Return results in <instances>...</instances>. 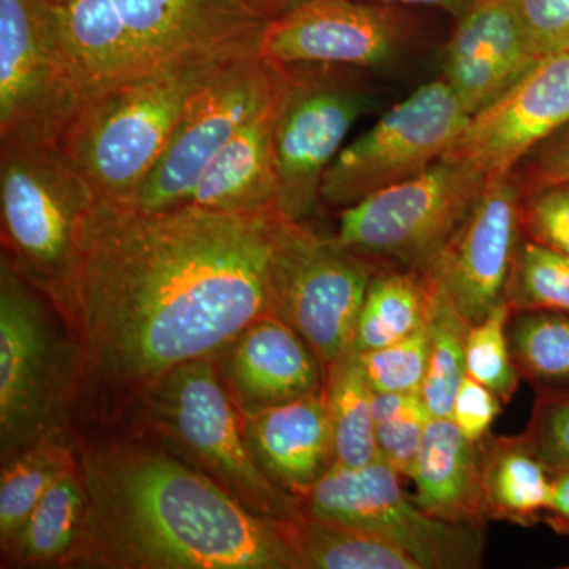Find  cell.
Masks as SVG:
<instances>
[{
    "mask_svg": "<svg viewBox=\"0 0 569 569\" xmlns=\"http://www.w3.org/2000/svg\"><path fill=\"white\" fill-rule=\"evenodd\" d=\"M288 220L276 209L146 212L99 198L58 299L93 369L151 387L272 316Z\"/></svg>",
    "mask_w": 569,
    "mask_h": 569,
    "instance_id": "obj_1",
    "label": "cell"
},
{
    "mask_svg": "<svg viewBox=\"0 0 569 569\" xmlns=\"http://www.w3.org/2000/svg\"><path fill=\"white\" fill-rule=\"evenodd\" d=\"M80 539L92 560L142 569H302L287 523L257 515L213 478L159 451L84 462Z\"/></svg>",
    "mask_w": 569,
    "mask_h": 569,
    "instance_id": "obj_2",
    "label": "cell"
},
{
    "mask_svg": "<svg viewBox=\"0 0 569 569\" xmlns=\"http://www.w3.org/2000/svg\"><path fill=\"white\" fill-rule=\"evenodd\" d=\"M51 7L81 102L174 63L263 40L276 18L263 0H73Z\"/></svg>",
    "mask_w": 569,
    "mask_h": 569,
    "instance_id": "obj_3",
    "label": "cell"
},
{
    "mask_svg": "<svg viewBox=\"0 0 569 569\" xmlns=\"http://www.w3.org/2000/svg\"><path fill=\"white\" fill-rule=\"evenodd\" d=\"M261 47L263 40L236 44L96 93L82 100L58 148L97 197L130 204L189 100L228 62Z\"/></svg>",
    "mask_w": 569,
    "mask_h": 569,
    "instance_id": "obj_4",
    "label": "cell"
},
{
    "mask_svg": "<svg viewBox=\"0 0 569 569\" xmlns=\"http://www.w3.org/2000/svg\"><path fill=\"white\" fill-rule=\"evenodd\" d=\"M99 201L58 146L0 142L2 258L56 299L73 271L82 224Z\"/></svg>",
    "mask_w": 569,
    "mask_h": 569,
    "instance_id": "obj_5",
    "label": "cell"
},
{
    "mask_svg": "<svg viewBox=\"0 0 569 569\" xmlns=\"http://www.w3.org/2000/svg\"><path fill=\"white\" fill-rule=\"evenodd\" d=\"M488 181L468 160L445 156L422 173L340 209L336 241L385 268L426 269Z\"/></svg>",
    "mask_w": 569,
    "mask_h": 569,
    "instance_id": "obj_6",
    "label": "cell"
},
{
    "mask_svg": "<svg viewBox=\"0 0 569 569\" xmlns=\"http://www.w3.org/2000/svg\"><path fill=\"white\" fill-rule=\"evenodd\" d=\"M209 356L176 367L151 385L156 421L190 456L257 515L291 523L306 518L302 500L280 488L258 466L233 403Z\"/></svg>",
    "mask_w": 569,
    "mask_h": 569,
    "instance_id": "obj_7",
    "label": "cell"
},
{
    "mask_svg": "<svg viewBox=\"0 0 569 569\" xmlns=\"http://www.w3.org/2000/svg\"><path fill=\"white\" fill-rule=\"evenodd\" d=\"M276 123L277 209L306 222L321 203L329 167L355 123L377 103L367 71L332 66L290 67Z\"/></svg>",
    "mask_w": 569,
    "mask_h": 569,
    "instance_id": "obj_8",
    "label": "cell"
},
{
    "mask_svg": "<svg viewBox=\"0 0 569 569\" xmlns=\"http://www.w3.org/2000/svg\"><path fill=\"white\" fill-rule=\"evenodd\" d=\"M399 479L395 468L380 458L362 467L335 462L302 498V507L312 518L387 539L422 569L481 567L485 526L430 515L408 496Z\"/></svg>",
    "mask_w": 569,
    "mask_h": 569,
    "instance_id": "obj_9",
    "label": "cell"
},
{
    "mask_svg": "<svg viewBox=\"0 0 569 569\" xmlns=\"http://www.w3.org/2000/svg\"><path fill=\"white\" fill-rule=\"evenodd\" d=\"M287 81V69L269 62L261 50L213 73L187 103L167 148L130 206L157 212L186 204L213 156L282 96Z\"/></svg>",
    "mask_w": 569,
    "mask_h": 569,
    "instance_id": "obj_10",
    "label": "cell"
},
{
    "mask_svg": "<svg viewBox=\"0 0 569 569\" xmlns=\"http://www.w3.org/2000/svg\"><path fill=\"white\" fill-rule=\"evenodd\" d=\"M471 116L443 78L396 103L340 151L321 187V203L343 209L413 178L443 159Z\"/></svg>",
    "mask_w": 569,
    "mask_h": 569,
    "instance_id": "obj_11",
    "label": "cell"
},
{
    "mask_svg": "<svg viewBox=\"0 0 569 569\" xmlns=\"http://www.w3.org/2000/svg\"><path fill=\"white\" fill-rule=\"evenodd\" d=\"M383 268L290 220L277 253L272 316L290 325L328 369L351 350L367 288Z\"/></svg>",
    "mask_w": 569,
    "mask_h": 569,
    "instance_id": "obj_12",
    "label": "cell"
},
{
    "mask_svg": "<svg viewBox=\"0 0 569 569\" xmlns=\"http://www.w3.org/2000/svg\"><path fill=\"white\" fill-rule=\"evenodd\" d=\"M80 104L50 0H0V142L58 146Z\"/></svg>",
    "mask_w": 569,
    "mask_h": 569,
    "instance_id": "obj_13",
    "label": "cell"
},
{
    "mask_svg": "<svg viewBox=\"0 0 569 569\" xmlns=\"http://www.w3.org/2000/svg\"><path fill=\"white\" fill-rule=\"evenodd\" d=\"M58 342L32 284L0 260V440L3 460L58 433Z\"/></svg>",
    "mask_w": 569,
    "mask_h": 569,
    "instance_id": "obj_14",
    "label": "cell"
},
{
    "mask_svg": "<svg viewBox=\"0 0 569 569\" xmlns=\"http://www.w3.org/2000/svg\"><path fill=\"white\" fill-rule=\"evenodd\" d=\"M399 11L373 0H305L269 22L261 52L269 62L388 69L410 44Z\"/></svg>",
    "mask_w": 569,
    "mask_h": 569,
    "instance_id": "obj_15",
    "label": "cell"
},
{
    "mask_svg": "<svg viewBox=\"0 0 569 569\" xmlns=\"http://www.w3.org/2000/svg\"><path fill=\"white\" fill-rule=\"evenodd\" d=\"M569 126V50L545 56L505 96L471 116L447 156L488 178L511 173L527 153Z\"/></svg>",
    "mask_w": 569,
    "mask_h": 569,
    "instance_id": "obj_16",
    "label": "cell"
},
{
    "mask_svg": "<svg viewBox=\"0 0 569 569\" xmlns=\"http://www.w3.org/2000/svg\"><path fill=\"white\" fill-rule=\"evenodd\" d=\"M520 192L512 174L489 178L463 223L427 269L443 282L470 325L505 299L520 230Z\"/></svg>",
    "mask_w": 569,
    "mask_h": 569,
    "instance_id": "obj_17",
    "label": "cell"
},
{
    "mask_svg": "<svg viewBox=\"0 0 569 569\" xmlns=\"http://www.w3.org/2000/svg\"><path fill=\"white\" fill-rule=\"evenodd\" d=\"M539 59L515 0H473L456 20L441 78L475 116L505 96Z\"/></svg>",
    "mask_w": 569,
    "mask_h": 569,
    "instance_id": "obj_18",
    "label": "cell"
},
{
    "mask_svg": "<svg viewBox=\"0 0 569 569\" xmlns=\"http://www.w3.org/2000/svg\"><path fill=\"white\" fill-rule=\"evenodd\" d=\"M320 359L290 325L266 316L233 340L228 381L244 413L323 392Z\"/></svg>",
    "mask_w": 569,
    "mask_h": 569,
    "instance_id": "obj_19",
    "label": "cell"
},
{
    "mask_svg": "<svg viewBox=\"0 0 569 569\" xmlns=\"http://www.w3.org/2000/svg\"><path fill=\"white\" fill-rule=\"evenodd\" d=\"M242 429L258 466L301 500L336 462L325 389L320 395L249 411Z\"/></svg>",
    "mask_w": 569,
    "mask_h": 569,
    "instance_id": "obj_20",
    "label": "cell"
},
{
    "mask_svg": "<svg viewBox=\"0 0 569 569\" xmlns=\"http://www.w3.org/2000/svg\"><path fill=\"white\" fill-rule=\"evenodd\" d=\"M283 92L213 156L186 204L220 212L279 211L274 137Z\"/></svg>",
    "mask_w": 569,
    "mask_h": 569,
    "instance_id": "obj_21",
    "label": "cell"
},
{
    "mask_svg": "<svg viewBox=\"0 0 569 569\" xmlns=\"http://www.w3.org/2000/svg\"><path fill=\"white\" fill-rule=\"evenodd\" d=\"M482 441L468 440L451 418H430L411 481L415 500L437 518L485 526Z\"/></svg>",
    "mask_w": 569,
    "mask_h": 569,
    "instance_id": "obj_22",
    "label": "cell"
},
{
    "mask_svg": "<svg viewBox=\"0 0 569 569\" xmlns=\"http://www.w3.org/2000/svg\"><path fill=\"white\" fill-rule=\"evenodd\" d=\"M482 498L488 520L533 527L545 519L552 473L526 433L482 440Z\"/></svg>",
    "mask_w": 569,
    "mask_h": 569,
    "instance_id": "obj_23",
    "label": "cell"
},
{
    "mask_svg": "<svg viewBox=\"0 0 569 569\" xmlns=\"http://www.w3.org/2000/svg\"><path fill=\"white\" fill-rule=\"evenodd\" d=\"M433 288L429 269H380L367 288L351 350L392 346L422 328L432 310Z\"/></svg>",
    "mask_w": 569,
    "mask_h": 569,
    "instance_id": "obj_24",
    "label": "cell"
},
{
    "mask_svg": "<svg viewBox=\"0 0 569 569\" xmlns=\"http://www.w3.org/2000/svg\"><path fill=\"white\" fill-rule=\"evenodd\" d=\"M287 529L302 569H422L406 550L356 527L306 515Z\"/></svg>",
    "mask_w": 569,
    "mask_h": 569,
    "instance_id": "obj_25",
    "label": "cell"
},
{
    "mask_svg": "<svg viewBox=\"0 0 569 569\" xmlns=\"http://www.w3.org/2000/svg\"><path fill=\"white\" fill-rule=\"evenodd\" d=\"M325 399L335 440L336 462L362 467L378 459L373 389L367 381L359 356L348 351L326 369Z\"/></svg>",
    "mask_w": 569,
    "mask_h": 569,
    "instance_id": "obj_26",
    "label": "cell"
},
{
    "mask_svg": "<svg viewBox=\"0 0 569 569\" xmlns=\"http://www.w3.org/2000/svg\"><path fill=\"white\" fill-rule=\"evenodd\" d=\"M508 340L520 378L533 385L538 396L569 392V313L512 312Z\"/></svg>",
    "mask_w": 569,
    "mask_h": 569,
    "instance_id": "obj_27",
    "label": "cell"
},
{
    "mask_svg": "<svg viewBox=\"0 0 569 569\" xmlns=\"http://www.w3.org/2000/svg\"><path fill=\"white\" fill-rule=\"evenodd\" d=\"M3 462L0 538L3 549H9L52 482L74 466L70 448L58 440V433L41 438Z\"/></svg>",
    "mask_w": 569,
    "mask_h": 569,
    "instance_id": "obj_28",
    "label": "cell"
},
{
    "mask_svg": "<svg viewBox=\"0 0 569 569\" xmlns=\"http://www.w3.org/2000/svg\"><path fill=\"white\" fill-rule=\"evenodd\" d=\"M86 507L84 481L70 468L41 497L9 549L31 563L61 559L80 539Z\"/></svg>",
    "mask_w": 569,
    "mask_h": 569,
    "instance_id": "obj_29",
    "label": "cell"
},
{
    "mask_svg": "<svg viewBox=\"0 0 569 569\" xmlns=\"http://www.w3.org/2000/svg\"><path fill=\"white\" fill-rule=\"evenodd\" d=\"M429 272L436 288L429 317V365L421 396L430 418H451L456 395L467 377L466 343L470 323L459 312L443 282L430 269Z\"/></svg>",
    "mask_w": 569,
    "mask_h": 569,
    "instance_id": "obj_30",
    "label": "cell"
},
{
    "mask_svg": "<svg viewBox=\"0 0 569 569\" xmlns=\"http://www.w3.org/2000/svg\"><path fill=\"white\" fill-rule=\"evenodd\" d=\"M505 299L512 312L569 313V257L522 236L505 287Z\"/></svg>",
    "mask_w": 569,
    "mask_h": 569,
    "instance_id": "obj_31",
    "label": "cell"
},
{
    "mask_svg": "<svg viewBox=\"0 0 569 569\" xmlns=\"http://www.w3.org/2000/svg\"><path fill=\"white\" fill-rule=\"evenodd\" d=\"M511 313L507 299H501L488 317L470 325L466 343L467 376L496 392L501 402L511 400L520 381L508 340Z\"/></svg>",
    "mask_w": 569,
    "mask_h": 569,
    "instance_id": "obj_32",
    "label": "cell"
},
{
    "mask_svg": "<svg viewBox=\"0 0 569 569\" xmlns=\"http://www.w3.org/2000/svg\"><path fill=\"white\" fill-rule=\"evenodd\" d=\"M430 353L429 321L413 335L378 350L358 353L376 392H421Z\"/></svg>",
    "mask_w": 569,
    "mask_h": 569,
    "instance_id": "obj_33",
    "label": "cell"
},
{
    "mask_svg": "<svg viewBox=\"0 0 569 569\" xmlns=\"http://www.w3.org/2000/svg\"><path fill=\"white\" fill-rule=\"evenodd\" d=\"M520 230L531 241L569 257V182L522 194Z\"/></svg>",
    "mask_w": 569,
    "mask_h": 569,
    "instance_id": "obj_34",
    "label": "cell"
},
{
    "mask_svg": "<svg viewBox=\"0 0 569 569\" xmlns=\"http://www.w3.org/2000/svg\"><path fill=\"white\" fill-rule=\"evenodd\" d=\"M526 436L550 473L569 470V392L538 396Z\"/></svg>",
    "mask_w": 569,
    "mask_h": 569,
    "instance_id": "obj_35",
    "label": "cell"
},
{
    "mask_svg": "<svg viewBox=\"0 0 569 569\" xmlns=\"http://www.w3.org/2000/svg\"><path fill=\"white\" fill-rule=\"evenodd\" d=\"M429 421L430 415L421 397L397 417L378 422L376 425L378 458L395 468L400 477L410 478Z\"/></svg>",
    "mask_w": 569,
    "mask_h": 569,
    "instance_id": "obj_36",
    "label": "cell"
},
{
    "mask_svg": "<svg viewBox=\"0 0 569 569\" xmlns=\"http://www.w3.org/2000/svg\"><path fill=\"white\" fill-rule=\"evenodd\" d=\"M520 20L541 58L569 50V0H515Z\"/></svg>",
    "mask_w": 569,
    "mask_h": 569,
    "instance_id": "obj_37",
    "label": "cell"
},
{
    "mask_svg": "<svg viewBox=\"0 0 569 569\" xmlns=\"http://www.w3.org/2000/svg\"><path fill=\"white\" fill-rule=\"evenodd\" d=\"M511 174L522 194L550 183L569 182V126L527 153Z\"/></svg>",
    "mask_w": 569,
    "mask_h": 569,
    "instance_id": "obj_38",
    "label": "cell"
},
{
    "mask_svg": "<svg viewBox=\"0 0 569 569\" xmlns=\"http://www.w3.org/2000/svg\"><path fill=\"white\" fill-rule=\"evenodd\" d=\"M500 413L501 400L496 392L475 378H463L452 406L451 419L468 440L479 443L488 438L490 426Z\"/></svg>",
    "mask_w": 569,
    "mask_h": 569,
    "instance_id": "obj_39",
    "label": "cell"
},
{
    "mask_svg": "<svg viewBox=\"0 0 569 569\" xmlns=\"http://www.w3.org/2000/svg\"><path fill=\"white\" fill-rule=\"evenodd\" d=\"M542 520L557 533L569 535V470L552 475V497Z\"/></svg>",
    "mask_w": 569,
    "mask_h": 569,
    "instance_id": "obj_40",
    "label": "cell"
},
{
    "mask_svg": "<svg viewBox=\"0 0 569 569\" xmlns=\"http://www.w3.org/2000/svg\"><path fill=\"white\" fill-rule=\"evenodd\" d=\"M373 2L387 3V6L432 7V9L447 11L455 20H459L470 9L473 0H373Z\"/></svg>",
    "mask_w": 569,
    "mask_h": 569,
    "instance_id": "obj_41",
    "label": "cell"
},
{
    "mask_svg": "<svg viewBox=\"0 0 569 569\" xmlns=\"http://www.w3.org/2000/svg\"><path fill=\"white\" fill-rule=\"evenodd\" d=\"M263 2L272 10V13H274L277 18L284 13V11L293 9V7L305 2V0H263Z\"/></svg>",
    "mask_w": 569,
    "mask_h": 569,
    "instance_id": "obj_42",
    "label": "cell"
},
{
    "mask_svg": "<svg viewBox=\"0 0 569 569\" xmlns=\"http://www.w3.org/2000/svg\"><path fill=\"white\" fill-rule=\"evenodd\" d=\"M51 3H69L73 2V0H50Z\"/></svg>",
    "mask_w": 569,
    "mask_h": 569,
    "instance_id": "obj_43",
    "label": "cell"
},
{
    "mask_svg": "<svg viewBox=\"0 0 569 569\" xmlns=\"http://www.w3.org/2000/svg\"><path fill=\"white\" fill-rule=\"evenodd\" d=\"M569 569V567H567Z\"/></svg>",
    "mask_w": 569,
    "mask_h": 569,
    "instance_id": "obj_44",
    "label": "cell"
}]
</instances>
